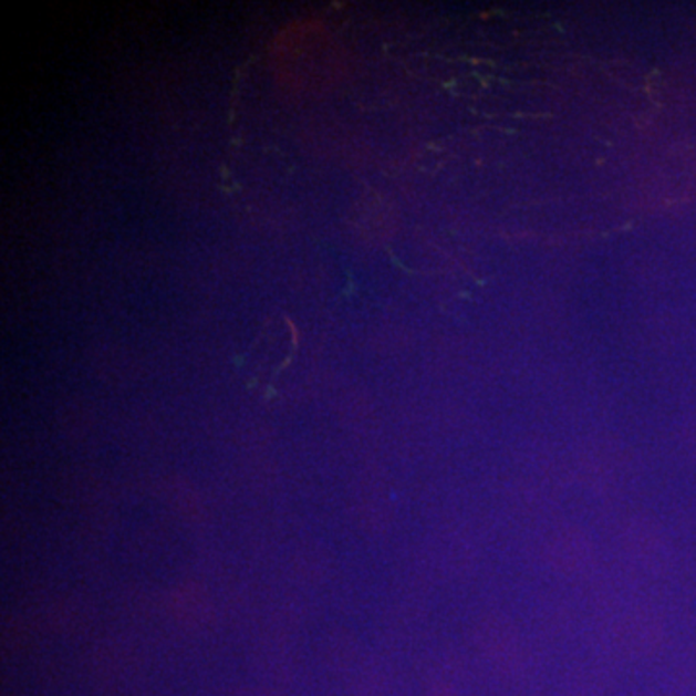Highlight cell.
I'll return each mask as SVG.
<instances>
[{"label":"cell","instance_id":"1","mask_svg":"<svg viewBox=\"0 0 696 696\" xmlns=\"http://www.w3.org/2000/svg\"><path fill=\"white\" fill-rule=\"evenodd\" d=\"M436 696H457L455 695V693H451V690H442V693H439V695Z\"/></svg>","mask_w":696,"mask_h":696}]
</instances>
